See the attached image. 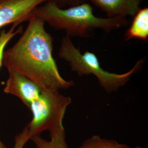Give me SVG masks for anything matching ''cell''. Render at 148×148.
<instances>
[{
  "mask_svg": "<svg viewBox=\"0 0 148 148\" xmlns=\"http://www.w3.org/2000/svg\"><path fill=\"white\" fill-rule=\"evenodd\" d=\"M132 24L125 34V40L137 38L146 41L148 38V8H140L133 16Z\"/></svg>",
  "mask_w": 148,
  "mask_h": 148,
  "instance_id": "cell-8",
  "label": "cell"
},
{
  "mask_svg": "<svg viewBox=\"0 0 148 148\" xmlns=\"http://www.w3.org/2000/svg\"><path fill=\"white\" fill-rule=\"evenodd\" d=\"M56 4L60 8H66L78 5L85 2V0H53Z\"/></svg>",
  "mask_w": 148,
  "mask_h": 148,
  "instance_id": "cell-13",
  "label": "cell"
},
{
  "mask_svg": "<svg viewBox=\"0 0 148 148\" xmlns=\"http://www.w3.org/2000/svg\"><path fill=\"white\" fill-rule=\"evenodd\" d=\"M0 148H8L4 143H3L1 140H0Z\"/></svg>",
  "mask_w": 148,
  "mask_h": 148,
  "instance_id": "cell-14",
  "label": "cell"
},
{
  "mask_svg": "<svg viewBox=\"0 0 148 148\" xmlns=\"http://www.w3.org/2000/svg\"><path fill=\"white\" fill-rule=\"evenodd\" d=\"M8 77L4 92L15 95L29 108L32 103L36 100L42 90L38 85L23 75L12 70H8Z\"/></svg>",
  "mask_w": 148,
  "mask_h": 148,
  "instance_id": "cell-6",
  "label": "cell"
},
{
  "mask_svg": "<svg viewBox=\"0 0 148 148\" xmlns=\"http://www.w3.org/2000/svg\"><path fill=\"white\" fill-rule=\"evenodd\" d=\"M71 103L70 97L60 94L57 90H42L29 108L32 114V121L27 126L30 138L63 125L65 112Z\"/></svg>",
  "mask_w": 148,
  "mask_h": 148,
  "instance_id": "cell-4",
  "label": "cell"
},
{
  "mask_svg": "<svg viewBox=\"0 0 148 148\" xmlns=\"http://www.w3.org/2000/svg\"><path fill=\"white\" fill-rule=\"evenodd\" d=\"M16 27L17 25H13L8 31L3 30L0 34V68L3 65V54L7 45L13 37L23 32V27H19L16 29Z\"/></svg>",
  "mask_w": 148,
  "mask_h": 148,
  "instance_id": "cell-11",
  "label": "cell"
},
{
  "mask_svg": "<svg viewBox=\"0 0 148 148\" xmlns=\"http://www.w3.org/2000/svg\"><path fill=\"white\" fill-rule=\"evenodd\" d=\"M108 17L133 16L140 10L143 0H90Z\"/></svg>",
  "mask_w": 148,
  "mask_h": 148,
  "instance_id": "cell-7",
  "label": "cell"
},
{
  "mask_svg": "<svg viewBox=\"0 0 148 148\" xmlns=\"http://www.w3.org/2000/svg\"><path fill=\"white\" fill-rule=\"evenodd\" d=\"M33 14L44 23L60 30H64L70 37H89L95 29L110 32L127 26L126 18L116 16L101 18L95 16L93 8L83 3L66 8H60L53 0L38 7Z\"/></svg>",
  "mask_w": 148,
  "mask_h": 148,
  "instance_id": "cell-2",
  "label": "cell"
},
{
  "mask_svg": "<svg viewBox=\"0 0 148 148\" xmlns=\"http://www.w3.org/2000/svg\"><path fill=\"white\" fill-rule=\"evenodd\" d=\"M25 30L15 45L5 51L3 65L23 75L42 90L67 89L73 81L63 79L53 58V39L45 23L32 14Z\"/></svg>",
  "mask_w": 148,
  "mask_h": 148,
  "instance_id": "cell-1",
  "label": "cell"
},
{
  "mask_svg": "<svg viewBox=\"0 0 148 148\" xmlns=\"http://www.w3.org/2000/svg\"><path fill=\"white\" fill-rule=\"evenodd\" d=\"M49 131V140L43 139L40 136H34L30 138L36 148H68L63 125L54 127Z\"/></svg>",
  "mask_w": 148,
  "mask_h": 148,
  "instance_id": "cell-9",
  "label": "cell"
},
{
  "mask_svg": "<svg viewBox=\"0 0 148 148\" xmlns=\"http://www.w3.org/2000/svg\"><path fill=\"white\" fill-rule=\"evenodd\" d=\"M49 0H0V28L29 21L34 11Z\"/></svg>",
  "mask_w": 148,
  "mask_h": 148,
  "instance_id": "cell-5",
  "label": "cell"
},
{
  "mask_svg": "<svg viewBox=\"0 0 148 148\" xmlns=\"http://www.w3.org/2000/svg\"><path fill=\"white\" fill-rule=\"evenodd\" d=\"M77 148H132L125 144L119 143L115 140L106 139L99 136H93L86 140ZM134 148H142L138 145Z\"/></svg>",
  "mask_w": 148,
  "mask_h": 148,
  "instance_id": "cell-10",
  "label": "cell"
},
{
  "mask_svg": "<svg viewBox=\"0 0 148 148\" xmlns=\"http://www.w3.org/2000/svg\"><path fill=\"white\" fill-rule=\"evenodd\" d=\"M59 57L67 62L71 71L76 72L79 76L95 75L99 84L108 93L116 91L125 85L144 63L143 60L138 61L132 69L123 74L110 73L102 68L95 53L88 51L81 53L79 49L75 46L71 37L67 35L62 40Z\"/></svg>",
  "mask_w": 148,
  "mask_h": 148,
  "instance_id": "cell-3",
  "label": "cell"
},
{
  "mask_svg": "<svg viewBox=\"0 0 148 148\" xmlns=\"http://www.w3.org/2000/svg\"><path fill=\"white\" fill-rule=\"evenodd\" d=\"M30 139V136L28 132V129L25 127L22 132L15 137V144L13 148H23L27 142Z\"/></svg>",
  "mask_w": 148,
  "mask_h": 148,
  "instance_id": "cell-12",
  "label": "cell"
}]
</instances>
